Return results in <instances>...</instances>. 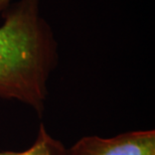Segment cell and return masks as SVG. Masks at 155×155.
I'll list each match as a JSON object with an SVG mask.
<instances>
[{
    "label": "cell",
    "instance_id": "6da1fadb",
    "mask_svg": "<svg viewBox=\"0 0 155 155\" xmlns=\"http://www.w3.org/2000/svg\"><path fill=\"white\" fill-rule=\"evenodd\" d=\"M40 0H19L3 11L0 26V99L16 100L38 115L58 66V42L40 14Z\"/></svg>",
    "mask_w": 155,
    "mask_h": 155
},
{
    "label": "cell",
    "instance_id": "7a4b0ae2",
    "mask_svg": "<svg viewBox=\"0 0 155 155\" xmlns=\"http://www.w3.org/2000/svg\"><path fill=\"white\" fill-rule=\"evenodd\" d=\"M68 155H155V131H130L110 138L85 136L68 149Z\"/></svg>",
    "mask_w": 155,
    "mask_h": 155
},
{
    "label": "cell",
    "instance_id": "3957f363",
    "mask_svg": "<svg viewBox=\"0 0 155 155\" xmlns=\"http://www.w3.org/2000/svg\"><path fill=\"white\" fill-rule=\"evenodd\" d=\"M0 155H68V149L60 140L49 134L43 124H40L31 146L20 152L3 151L0 152Z\"/></svg>",
    "mask_w": 155,
    "mask_h": 155
},
{
    "label": "cell",
    "instance_id": "277c9868",
    "mask_svg": "<svg viewBox=\"0 0 155 155\" xmlns=\"http://www.w3.org/2000/svg\"><path fill=\"white\" fill-rule=\"evenodd\" d=\"M11 3V0H0V12L6 10Z\"/></svg>",
    "mask_w": 155,
    "mask_h": 155
}]
</instances>
